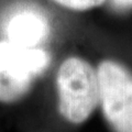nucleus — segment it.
I'll use <instances>...</instances> for the list:
<instances>
[{
	"label": "nucleus",
	"mask_w": 132,
	"mask_h": 132,
	"mask_svg": "<svg viewBox=\"0 0 132 132\" xmlns=\"http://www.w3.org/2000/svg\"><path fill=\"white\" fill-rule=\"evenodd\" d=\"M56 88L60 113L73 125L85 122L99 104L97 71L81 57L71 56L61 64Z\"/></svg>",
	"instance_id": "nucleus-1"
},
{
	"label": "nucleus",
	"mask_w": 132,
	"mask_h": 132,
	"mask_svg": "<svg viewBox=\"0 0 132 132\" xmlns=\"http://www.w3.org/2000/svg\"><path fill=\"white\" fill-rule=\"evenodd\" d=\"M99 104L114 132H132V73L116 61L105 60L97 68Z\"/></svg>",
	"instance_id": "nucleus-3"
},
{
	"label": "nucleus",
	"mask_w": 132,
	"mask_h": 132,
	"mask_svg": "<svg viewBox=\"0 0 132 132\" xmlns=\"http://www.w3.org/2000/svg\"><path fill=\"white\" fill-rule=\"evenodd\" d=\"M3 31L9 42L35 48L48 36L50 24L40 9L24 5L15 7L9 12L3 23Z\"/></svg>",
	"instance_id": "nucleus-4"
},
{
	"label": "nucleus",
	"mask_w": 132,
	"mask_h": 132,
	"mask_svg": "<svg viewBox=\"0 0 132 132\" xmlns=\"http://www.w3.org/2000/svg\"><path fill=\"white\" fill-rule=\"evenodd\" d=\"M50 64V55L40 47L28 48L0 41V102L19 100Z\"/></svg>",
	"instance_id": "nucleus-2"
},
{
	"label": "nucleus",
	"mask_w": 132,
	"mask_h": 132,
	"mask_svg": "<svg viewBox=\"0 0 132 132\" xmlns=\"http://www.w3.org/2000/svg\"><path fill=\"white\" fill-rule=\"evenodd\" d=\"M57 5L74 11H86L104 5L106 0H53Z\"/></svg>",
	"instance_id": "nucleus-5"
},
{
	"label": "nucleus",
	"mask_w": 132,
	"mask_h": 132,
	"mask_svg": "<svg viewBox=\"0 0 132 132\" xmlns=\"http://www.w3.org/2000/svg\"><path fill=\"white\" fill-rule=\"evenodd\" d=\"M114 6L119 8H129L132 7V0H111Z\"/></svg>",
	"instance_id": "nucleus-6"
}]
</instances>
